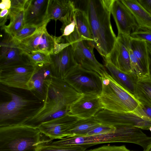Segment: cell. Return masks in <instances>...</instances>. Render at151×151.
<instances>
[{
    "label": "cell",
    "instance_id": "obj_22",
    "mask_svg": "<svg viewBox=\"0 0 151 151\" xmlns=\"http://www.w3.org/2000/svg\"><path fill=\"white\" fill-rule=\"evenodd\" d=\"M133 16L138 25L136 29L151 30V14L138 2L137 0H122Z\"/></svg>",
    "mask_w": 151,
    "mask_h": 151
},
{
    "label": "cell",
    "instance_id": "obj_1",
    "mask_svg": "<svg viewBox=\"0 0 151 151\" xmlns=\"http://www.w3.org/2000/svg\"><path fill=\"white\" fill-rule=\"evenodd\" d=\"M113 0H73L76 8L86 13L90 27L92 44L104 60L107 57L116 41L110 21Z\"/></svg>",
    "mask_w": 151,
    "mask_h": 151
},
{
    "label": "cell",
    "instance_id": "obj_21",
    "mask_svg": "<svg viewBox=\"0 0 151 151\" xmlns=\"http://www.w3.org/2000/svg\"><path fill=\"white\" fill-rule=\"evenodd\" d=\"M105 67L109 73L118 84L134 94L138 78L133 74H129L121 70L109 62L105 61Z\"/></svg>",
    "mask_w": 151,
    "mask_h": 151
},
{
    "label": "cell",
    "instance_id": "obj_5",
    "mask_svg": "<svg viewBox=\"0 0 151 151\" xmlns=\"http://www.w3.org/2000/svg\"><path fill=\"white\" fill-rule=\"evenodd\" d=\"M36 68L28 58L0 65V83L13 88L30 90V81Z\"/></svg>",
    "mask_w": 151,
    "mask_h": 151
},
{
    "label": "cell",
    "instance_id": "obj_3",
    "mask_svg": "<svg viewBox=\"0 0 151 151\" xmlns=\"http://www.w3.org/2000/svg\"><path fill=\"white\" fill-rule=\"evenodd\" d=\"M101 77L102 88L99 97L103 109L117 112H133L148 118L141 104L134 95L116 82L108 72Z\"/></svg>",
    "mask_w": 151,
    "mask_h": 151
},
{
    "label": "cell",
    "instance_id": "obj_20",
    "mask_svg": "<svg viewBox=\"0 0 151 151\" xmlns=\"http://www.w3.org/2000/svg\"><path fill=\"white\" fill-rule=\"evenodd\" d=\"M0 65L20 60L27 58L20 48L14 42L11 35L0 42Z\"/></svg>",
    "mask_w": 151,
    "mask_h": 151
},
{
    "label": "cell",
    "instance_id": "obj_18",
    "mask_svg": "<svg viewBox=\"0 0 151 151\" xmlns=\"http://www.w3.org/2000/svg\"><path fill=\"white\" fill-rule=\"evenodd\" d=\"M75 10L73 0H49L47 20H59L63 24L74 15Z\"/></svg>",
    "mask_w": 151,
    "mask_h": 151
},
{
    "label": "cell",
    "instance_id": "obj_19",
    "mask_svg": "<svg viewBox=\"0 0 151 151\" xmlns=\"http://www.w3.org/2000/svg\"><path fill=\"white\" fill-rule=\"evenodd\" d=\"M35 67V72L30 82L29 90L44 103L46 96L45 82L53 75L50 65Z\"/></svg>",
    "mask_w": 151,
    "mask_h": 151
},
{
    "label": "cell",
    "instance_id": "obj_6",
    "mask_svg": "<svg viewBox=\"0 0 151 151\" xmlns=\"http://www.w3.org/2000/svg\"><path fill=\"white\" fill-rule=\"evenodd\" d=\"M63 79L81 95L99 96L102 84L101 76L97 72L78 65L65 76Z\"/></svg>",
    "mask_w": 151,
    "mask_h": 151
},
{
    "label": "cell",
    "instance_id": "obj_14",
    "mask_svg": "<svg viewBox=\"0 0 151 151\" xmlns=\"http://www.w3.org/2000/svg\"><path fill=\"white\" fill-rule=\"evenodd\" d=\"M103 109L99 96L93 94H83L70 106L69 114L79 119L94 117Z\"/></svg>",
    "mask_w": 151,
    "mask_h": 151
},
{
    "label": "cell",
    "instance_id": "obj_34",
    "mask_svg": "<svg viewBox=\"0 0 151 151\" xmlns=\"http://www.w3.org/2000/svg\"><path fill=\"white\" fill-rule=\"evenodd\" d=\"M87 151H131L125 145L120 146L104 145Z\"/></svg>",
    "mask_w": 151,
    "mask_h": 151
},
{
    "label": "cell",
    "instance_id": "obj_32",
    "mask_svg": "<svg viewBox=\"0 0 151 151\" xmlns=\"http://www.w3.org/2000/svg\"><path fill=\"white\" fill-rule=\"evenodd\" d=\"M38 28L35 27L24 26L22 29L14 35L11 36L14 40H21L32 35L37 30Z\"/></svg>",
    "mask_w": 151,
    "mask_h": 151
},
{
    "label": "cell",
    "instance_id": "obj_13",
    "mask_svg": "<svg viewBox=\"0 0 151 151\" xmlns=\"http://www.w3.org/2000/svg\"><path fill=\"white\" fill-rule=\"evenodd\" d=\"M49 0H27L24 8V26L38 28L47 20Z\"/></svg>",
    "mask_w": 151,
    "mask_h": 151
},
{
    "label": "cell",
    "instance_id": "obj_31",
    "mask_svg": "<svg viewBox=\"0 0 151 151\" xmlns=\"http://www.w3.org/2000/svg\"><path fill=\"white\" fill-rule=\"evenodd\" d=\"M77 29L74 15L68 22L63 24L60 29L62 33L61 36L65 39L72 34Z\"/></svg>",
    "mask_w": 151,
    "mask_h": 151
},
{
    "label": "cell",
    "instance_id": "obj_2",
    "mask_svg": "<svg viewBox=\"0 0 151 151\" xmlns=\"http://www.w3.org/2000/svg\"><path fill=\"white\" fill-rule=\"evenodd\" d=\"M44 106L30 90L0 83V127L23 125Z\"/></svg>",
    "mask_w": 151,
    "mask_h": 151
},
{
    "label": "cell",
    "instance_id": "obj_37",
    "mask_svg": "<svg viewBox=\"0 0 151 151\" xmlns=\"http://www.w3.org/2000/svg\"><path fill=\"white\" fill-rule=\"evenodd\" d=\"M141 106L146 115L151 119V107L142 104Z\"/></svg>",
    "mask_w": 151,
    "mask_h": 151
},
{
    "label": "cell",
    "instance_id": "obj_41",
    "mask_svg": "<svg viewBox=\"0 0 151 151\" xmlns=\"http://www.w3.org/2000/svg\"><path fill=\"white\" fill-rule=\"evenodd\" d=\"M149 130L151 132V126L150 127L149 129Z\"/></svg>",
    "mask_w": 151,
    "mask_h": 151
},
{
    "label": "cell",
    "instance_id": "obj_36",
    "mask_svg": "<svg viewBox=\"0 0 151 151\" xmlns=\"http://www.w3.org/2000/svg\"><path fill=\"white\" fill-rule=\"evenodd\" d=\"M137 0L144 9L151 14V0Z\"/></svg>",
    "mask_w": 151,
    "mask_h": 151
},
{
    "label": "cell",
    "instance_id": "obj_35",
    "mask_svg": "<svg viewBox=\"0 0 151 151\" xmlns=\"http://www.w3.org/2000/svg\"><path fill=\"white\" fill-rule=\"evenodd\" d=\"M9 9L5 8L1 10L0 13V25L1 27H4L8 19H9Z\"/></svg>",
    "mask_w": 151,
    "mask_h": 151
},
{
    "label": "cell",
    "instance_id": "obj_10",
    "mask_svg": "<svg viewBox=\"0 0 151 151\" xmlns=\"http://www.w3.org/2000/svg\"><path fill=\"white\" fill-rule=\"evenodd\" d=\"M75 60L81 67L98 73L101 77L108 72L105 66L99 62L93 53L91 42L80 39L71 44Z\"/></svg>",
    "mask_w": 151,
    "mask_h": 151
},
{
    "label": "cell",
    "instance_id": "obj_39",
    "mask_svg": "<svg viewBox=\"0 0 151 151\" xmlns=\"http://www.w3.org/2000/svg\"><path fill=\"white\" fill-rule=\"evenodd\" d=\"M150 74L151 76V55L149 53Z\"/></svg>",
    "mask_w": 151,
    "mask_h": 151
},
{
    "label": "cell",
    "instance_id": "obj_23",
    "mask_svg": "<svg viewBox=\"0 0 151 151\" xmlns=\"http://www.w3.org/2000/svg\"><path fill=\"white\" fill-rule=\"evenodd\" d=\"M130 46L133 54L140 63L145 76L150 75L149 52L146 42L130 37Z\"/></svg>",
    "mask_w": 151,
    "mask_h": 151
},
{
    "label": "cell",
    "instance_id": "obj_33",
    "mask_svg": "<svg viewBox=\"0 0 151 151\" xmlns=\"http://www.w3.org/2000/svg\"><path fill=\"white\" fill-rule=\"evenodd\" d=\"M131 38L145 41L151 43V30H136L130 35Z\"/></svg>",
    "mask_w": 151,
    "mask_h": 151
},
{
    "label": "cell",
    "instance_id": "obj_16",
    "mask_svg": "<svg viewBox=\"0 0 151 151\" xmlns=\"http://www.w3.org/2000/svg\"><path fill=\"white\" fill-rule=\"evenodd\" d=\"M79 119L68 114L41 124L38 128L40 132L51 140L60 139L67 136L66 131Z\"/></svg>",
    "mask_w": 151,
    "mask_h": 151
},
{
    "label": "cell",
    "instance_id": "obj_24",
    "mask_svg": "<svg viewBox=\"0 0 151 151\" xmlns=\"http://www.w3.org/2000/svg\"><path fill=\"white\" fill-rule=\"evenodd\" d=\"M133 95L141 103L151 107L150 75L137 79Z\"/></svg>",
    "mask_w": 151,
    "mask_h": 151
},
{
    "label": "cell",
    "instance_id": "obj_12",
    "mask_svg": "<svg viewBox=\"0 0 151 151\" xmlns=\"http://www.w3.org/2000/svg\"><path fill=\"white\" fill-rule=\"evenodd\" d=\"M117 28L118 35L129 36L138 28L132 14L122 0H113L111 9Z\"/></svg>",
    "mask_w": 151,
    "mask_h": 151
},
{
    "label": "cell",
    "instance_id": "obj_29",
    "mask_svg": "<svg viewBox=\"0 0 151 151\" xmlns=\"http://www.w3.org/2000/svg\"><path fill=\"white\" fill-rule=\"evenodd\" d=\"M87 148L80 146L60 147L40 144L37 151H85Z\"/></svg>",
    "mask_w": 151,
    "mask_h": 151
},
{
    "label": "cell",
    "instance_id": "obj_28",
    "mask_svg": "<svg viewBox=\"0 0 151 151\" xmlns=\"http://www.w3.org/2000/svg\"><path fill=\"white\" fill-rule=\"evenodd\" d=\"M30 62L35 67L50 65V55L39 52H24Z\"/></svg>",
    "mask_w": 151,
    "mask_h": 151
},
{
    "label": "cell",
    "instance_id": "obj_8",
    "mask_svg": "<svg viewBox=\"0 0 151 151\" xmlns=\"http://www.w3.org/2000/svg\"><path fill=\"white\" fill-rule=\"evenodd\" d=\"M47 24L38 28L33 34L23 40H17L12 37L24 52H39L50 55L53 53L56 42H62L63 39L61 36L56 37L50 34L46 29Z\"/></svg>",
    "mask_w": 151,
    "mask_h": 151
},
{
    "label": "cell",
    "instance_id": "obj_30",
    "mask_svg": "<svg viewBox=\"0 0 151 151\" xmlns=\"http://www.w3.org/2000/svg\"><path fill=\"white\" fill-rule=\"evenodd\" d=\"M116 129L115 127L113 126L99 123L90 130L86 135H94L109 133L114 131Z\"/></svg>",
    "mask_w": 151,
    "mask_h": 151
},
{
    "label": "cell",
    "instance_id": "obj_26",
    "mask_svg": "<svg viewBox=\"0 0 151 151\" xmlns=\"http://www.w3.org/2000/svg\"><path fill=\"white\" fill-rule=\"evenodd\" d=\"M74 17L76 27L79 34L84 40L90 41L92 44L91 29L86 13L81 9L75 8Z\"/></svg>",
    "mask_w": 151,
    "mask_h": 151
},
{
    "label": "cell",
    "instance_id": "obj_9",
    "mask_svg": "<svg viewBox=\"0 0 151 151\" xmlns=\"http://www.w3.org/2000/svg\"><path fill=\"white\" fill-rule=\"evenodd\" d=\"M46 96L44 104L70 106L82 95L63 79L52 76L45 82Z\"/></svg>",
    "mask_w": 151,
    "mask_h": 151
},
{
    "label": "cell",
    "instance_id": "obj_25",
    "mask_svg": "<svg viewBox=\"0 0 151 151\" xmlns=\"http://www.w3.org/2000/svg\"><path fill=\"white\" fill-rule=\"evenodd\" d=\"M99 123L94 117L79 119L70 126L66 133L67 136L86 135L90 130Z\"/></svg>",
    "mask_w": 151,
    "mask_h": 151
},
{
    "label": "cell",
    "instance_id": "obj_11",
    "mask_svg": "<svg viewBox=\"0 0 151 151\" xmlns=\"http://www.w3.org/2000/svg\"><path fill=\"white\" fill-rule=\"evenodd\" d=\"M130 40V36L118 35L113 48L104 61L109 62L124 72L133 74L129 52Z\"/></svg>",
    "mask_w": 151,
    "mask_h": 151
},
{
    "label": "cell",
    "instance_id": "obj_17",
    "mask_svg": "<svg viewBox=\"0 0 151 151\" xmlns=\"http://www.w3.org/2000/svg\"><path fill=\"white\" fill-rule=\"evenodd\" d=\"M70 106L44 104V106L36 115L23 125L38 128L43 123L69 114Z\"/></svg>",
    "mask_w": 151,
    "mask_h": 151
},
{
    "label": "cell",
    "instance_id": "obj_27",
    "mask_svg": "<svg viewBox=\"0 0 151 151\" xmlns=\"http://www.w3.org/2000/svg\"><path fill=\"white\" fill-rule=\"evenodd\" d=\"M24 9L19 12L9 23L1 28L8 35L12 36L24 27Z\"/></svg>",
    "mask_w": 151,
    "mask_h": 151
},
{
    "label": "cell",
    "instance_id": "obj_7",
    "mask_svg": "<svg viewBox=\"0 0 151 151\" xmlns=\"http://www.w3.org/2000/svg\"><path fill=\"white\" fill-rule=\"evenodd\" d=\"M100 123L114 127H129L149 130L151 119L133 112H117L102 109L94 117Z\"/></svg>",
    "mask_w": 151,
    "mask_h": 151
},
{
    "label": "cell",
    "instance_id": "obj_4",
    "mask_svg": "<svg viewBox=\"0 0 151 151\" xmlns=\"http://www.w3.org/2000/svg\"><path fill=\"white\" fill-rule=\"evenodd\" d=\"M38 128L26 125L0 127V151H37L46 140Z\"/></svg>",
    "mask_w": 151,
    "mask_h": 151
},
{
    "label": "cell",
    "instance_id": "obj_38",
    "mask_svg": "<svg viewBox=\"0 0 151 151\" xmlns=\"http://www.w3.org/2000/svg\"><path fill=\"white\" fill-rule=\"evenodd\" d=\"M147 48L149 53L151 55V43L146 42Z\"/></svg>",
    "mask_w": 151,
    "mask_h": 151
},
{
    "label": "cell",
    "instance_id": "obj_15",
    "mask_svg": "<svg viewBox=\"0 0 151 151\" xmlns=\"http://www.w3.org/2000/svg\"><path fill=\"white\" fill-rule=\"evenodd\" d=\"M50 55L52 74L57 78L63 79L67 73L78 65L75 60L71 44L58 53Z\"/></svg>",
    "mask_w": 151,
    "mask_h": 151
},
{
    "label": "cell",
    "instance_id": "obj_40",
    "mask_svg": "<svg viewBox=\"0 0 151 151\" xmlns=\"http://www.w3.org/2000/svg\"><path fill=\"white\" fill-rule=\"evenodd\" d=\"M143 151H151V143Z\"/></svg>",
    "mask_w": 151,
    "mask_h": 151
}]
</instances>
